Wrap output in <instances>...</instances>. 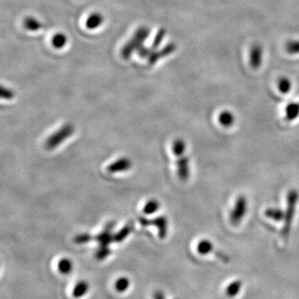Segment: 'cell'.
I'll list each match as a JSON object with an SVG mask.
<instances>
[{
	"label": "cell",
	"mask_w": 299,
	"mask_h": 299,
	"mask_svg": "<svg viewBox=\"0 0 299 299\" xmlns=\"http://www.w3.org/2000/svg\"><path fill=\"white\" fill-rule=\"evenodd\" d=\"M299 201V193L297 189H290L287 195V209H286L282 235L284 240H287L290 234L292 224L294 223V216L296 213L297 205Z\"/></svg>",
	"instance_id": "6da1fadb"
},
{
	"label": "cell",
	"mask_w": 299,
	"mask_h": 299,
	"mask_svg": "<svg viewBox=\"0 0 299 299\" xmlns=\"http://www.w3.org/2000/svg\"><path fill=\"white\" fill-rule=\"evenodd\" d=\"M149 28L145 26L140 27L135 32L132 37L122 48V52H121L122 57L124 59H128L134 52L137 51V49L141 46L143 45V43L147 40V37H149Z\"/></svg>",
	"instance_id": "7a4b0ae2"
},
{
	"label": "cell",
	"mask_w": 299,
	"mask_h": 299,
	"mask_svg": "<svg viewBox=\"0 0 299 299\" xmlns=\"http://www.w3.org/2000/svg\"><path fill=\"white\" fill-rule=\"evenodd\" d=\"M74 127L73 125L70 123L62 126V128L53 134L52 136L48 137V140L46 141V147L47 149L53 150L55 149L57 146L62 144L63 141H65L66 139L70 137L74 134Z\"/></svg>",
	"instance_id": "3957f363"
},
{
	"label": "cell",
	"mask_w": 299,
	"mask_h": 299,
	"mask_svg": "<svg viewBox=\"0 0 299 299\" xmlns=\"http://www.w3.org/2000/svg\"><path fill=\"white\" fill-rule=\"evenodd\" d=\"M247 211H248V200L245 196L240 195L237 198L234 208L229 214L230 223L234 225L240 224L247 214Z\"/></svg>",
	"instance_id": "277c9868"
},
{
	"label": "cell",
	"mask_w": 299,
	"mask_h": 299,
	"mask_svg": "<svg viewBox=\"0 0 299 299\" xmlns=\"http://www.w3.org/2000/svg\"><path fill=\"white\" fill-rule=\"evenodd\" d=\"M263 51L260 44H254L249 51V63L253 69L257 70L262 65Z\"/></svg>",
	"instance_id": "5b68a950"
},
{
	"label": "cell",
	"mask_w": 299,
	"mask_h": 299,
	"mask_svg": "<svg viewBox=\"0 0 299 299\" xmlns=\"http://www.w3.org/2000/svg\"><path fill=\"white\" fill-rule=\"evenodd\" d=\"M175 48H176V46H175V43H169L168 45L166 46L165 48H162L160 51L155 50V52H153V54H151V55L148 57L149 64L154 65L158 60L169 56L172 53H174Z\"/></svg>",
	"instance_id": "8992f818"
},
{
	"label": "cell",
	"mask_w": 299,
	"mask_h": 299,
	"mask_svg": "<svg viewBox=\"0 0 299 299\" xmlns=\"http://www.w3.org/2000/svg\"><path fill=\"white\" fill-rule=\"evenodd\" d=\"M113 225H114L113 223H109L108 224H107L106 227H105L104 230L95 238V240L98 242L100 247L108 248L109 244L114 241V235L112 234V229H113Z\"/></svg>",
	"instance_id": "52a82bcc"
},
{
	"label": "cell",
	"mask_w": 299,
	"mask_h": 299,
	"mask_svg": "<svg viewBox=\"0 0 299 299\" xmlns=\"http://www.w3.org/2000/svg\"><path fill=\"white\" fill-rule=\"evenodd\" d=\"M177 175L181 181H186L189 177V161L188 156H179L177 160Z\"/></svg>",
	"instance_id": "ba28073f"
},
{
	"label": "cell",
	"mask_w": 299,
	"mask_h": 299,
	"mask_svg": "<svg viewBox=\"0 0 299 299\" xmlns=\"http://www.w3.org/2000/svg\"><path fill=\"white\" fill-rule=\"evenodd\" d=\"M131 167V161H130V159L122 157L111 164L108 167V172L110 173L122 172L130 169Z\"/></svg>",
	"instance_id": "9c48e42d"
},
{
	"label": "cell",
	"mask_w": 299,
	"mask_h": 299,
	"mask_svg": "<svg viewBox=\"0 0 299 299\" xmlns=\"http://www.w3.org/2000/svg\"><path fill=\"white\" fill-rule=\"evenodd\" d=\"M150 224H153L158 229L159 237L161 239L167 237L168 232V220L164 216H159L152 220H150Z\"/></svg>",
	"instance_id": "30bf717a"
},
{
	"label": "cell",
	"mask_w": 299,
	"mask_h": 299,
	"mask_svg": "<svg viewBox=\"0 0 299 299\" xmlns=\"http://www.w3.org/2000/svg\"><path fill=\"white\" fill-rule=\"evenodd\" d=\"M218 120L221 126L226 128H229L234 124L235 116H234V113H232L230 111L224 110L220 113Z\"/></svg>",
	"instance_id": "8fae6325"
},
{
	"label": "cell",
	"mask_w": 299,
	"mask_h": 299,
	"mask_svg": "<svg viewBox=\"0 0 299 299\" xmlns=\"http://www.w3.org/2000/svg\"><path fill=\"white\" fill-rule=\"evenodd\" d=\"M299 116V103L290 102L285 108V118L288 122H293Z\"/></svg>",
	"instance_id": "7c38bea8"
},
{
	"label": "cell",
	"mask_w": 299,
	"mask_h": 299,
	"mask_svg": "<svg viewBox=\"0 0 299 299\" xmlns=\"http://www.w3.org/2000/svg\"><path fill=\"white\" fill-rule=\"evenodd\" d=\"M102 23H103V17L102 14L99 13H93L88 18L87 22H86V26L89 29H96L99 28V26L102 25Z\"/></svg>",
	"instance_id": "4fadbf2b"
},
{
	"label": "cell",
	"mask_w": 299,
	"mask_h": 299,
	"mask_svg": "<svg viewBox=\"0 0 299 299\" xmlns=\"http://www.w3.org/2000/svg\"><path fill=\"white\" fill-rule=\"evenodd\" d=\"M285 213L279 208H269L265 211V216L276 222H282L284 220Z\"/></svg>",
	"instance_id": "5bb4252c"
},
{
	"label": "cell",
	"mask_w": 299,
	"mask_h": 299,
	"mask_svg": "<svg viewBox=\"0 0 299 299\" xmlns=\"http://www.w3.org/2000/svg\"><path fill=\"white\" fill-rule=\"evenodd\" d=\"M242 281L240 280H235L233 282H230L228 287L226 288V294L229 298H234L237 296L238 294H240L241 288H242Z\"/></svg>",
	"instance_id": "9a60e30c"
},
{
	"label": "cell",
	"mask_w": 299,
	"mask_h": 299,
	"mask_svg": "<svg viewBox=\"0 0 299 299\" xmlns=\"http://www.w3.org/2000/svg\"><path fill=\"white\" fill-rule=\"evenodd\" d=\"M214 245L211 241L209 240H203L200 241L197 244V251L201 255H206L209 254L210 252L213 251Z\"/></svg>",
	"instance_id": "2e32d148"
},
{
	"label": "cell",
	"mask_w": 299,
	"mask_h": 299,
	"mask_svg": "<svg viewBox=\"0 0 299 299\" xmlns=\"http://www.w3.org/2000/svg\"><path fill=\"white\" fill-rule=\"evenodd\" d=\"M23 26L29 31H37L42 28V23H40L39 21L36 19L35 18L33 17L26 18L23 21Z\"/></svg>",
	"instance_id": "e0dca14e"
},
{
	"label": "cell",
	"mask_w": 299,
	"mask_h": 299,
	"mask_svg": "<svg viewBox=\"0 0 299 299\" xmlns=\"http://www.w3.org/2000/svg\"><path fill=\"white\" fill-rule=\"evenodd\" d=\"M292 82L287 76H281L278 80V88L280 93L282 94H288L292 89Z\"/></svg>",
	"instance_id": "ac0fdd59"
},
{
	"label": "cell",
	"mask_w": 299,
	"mask_h": 299,
	"mask_svg": "<svg viewBox=\"0 0 299 299\" xmlns=\"http://www.w3.org/2000/svg\"><path fill=\"white\" fill-rule=\"evenodd\" d=\"M133 224L131 223L127 224L125 225L117 234L114 235V241L116 242H122L132 231Z\"/></svg>",
	"instance_id": "d6986e66"
},
{
	"label": "cell",
	"mask_w": 299,
	"mask_h": 299,
	"mask_svg": "<svg viewBox=\"0 0 299 299\" xmlns=\"http://www.w3.org/2000/svg\"><path fill=\"white\" fill-rule=\"evenodd\" d=\"M173 151L177 157L184 155V153L187 150V145L183 139H175V141L173 142Z\"/></svg>",
	"instance_id": "ffe728a7"
},
{
	"label": "cell",
	"mask_w": 299,
	"mask_h": 299,
	"mask_svg": "<svg viewBox=\"0 0 299 299\" xmlns=\"http://www.w3.org/2000/svg\"><path fill=\"white\" fill-rule=\"evenodd\" d=\"M67 37L63 34H56L52 39V44L56 49L62 48L67 43Z\"/></svg>",
	"instance_id": "44dd1931"
},
{
	"label": "cell",
	"mask_w": 299,
	"mask_h": 299,
	"mask_svg": "<svg viewBox=\"0 0 299 299\" xmlns=\"http://www.w3.org/2000/svg\"><path fill=\"white\" fill-rule=\"evenodd\" d=\"M58 270L60 273L63 274H68L72 271L73 269V263L71 262L69 259H62L58 262Z\"/></svg>",
	"instance_id": "7402d4cb"
},
{
	"label": "cell",
	"mask_w": 299,
	"mask_h": 299,
	"mask_svg": "<svg viewBox=\"0 0 299 299\" xmlns=\"http://www.w3.org/2000/svg\"><path fill=\"white\" fill-rule=\"evenodd\" d=\"M160 208V204L158 201H155V200H151V201H148L146 206H145L144 209H143V212L146 215H152L155 212L158 210Z\"/></svg>",
	"instance_id": "603a6c76"
},
{
	"label": "cell",
	"mask_w": 299,
	"mask_h": 299,
	"mask_svg": "<svg viewBox=\"0 0 299 299\" xmlns=\"http://www.w3.org/2000/svg\"><path fill=\"white\" fill-rule=\"evenodd\" d=\"M165 35H166V30L164 28H160L157 32V34L155 35V39L153 41L152 44L150 46V48L153 52H155L159 48V46L161 45Z\"/></svg>",
	"instance_id": "cb8c5ba5"
},
{
	"label": "cell",
	"mask_w": 299,
	"mask_h": 299,
	"mask_svg": "<svg viewBox=\"0 0 299 299\" xmlns=\"http://www.w3.org/2000/svg\"><path fill=\"white\" fill-rule=\"evenodd\" d=\"M88 290V284L86 282H80L76 284V287L74 288V296L75 298H80L84 295Z\"/></svg>",
	"instance_id": "d4e9b609"
},
{
	"label": "cell",
	"mask_w": 299,
	"mask_h": 299,
	"mask_svg": "<svg viewBox=\"0 0 299 299\" xmlns=\"http://www.w3.org/2000/svg\"><path fill=\"white\" fill-rule=\"evenodd\" d=\"M286 50L289 54L293 55L299 54V40L289 41L286 45Z\"/></svg>",
	"instance_id": "484cf974"
},
{
	"label": "cell",
	"mask_w": 299,
	"mask_h": 299,
	"mask_svg": "<svg viewBox=\"0 0 299 299\" xmlns=\"http://www.w3.org/2000/svg\"><path fill=\"white\" fill-rule=\"evenodd\" d=\"M130 282L127 278H121L119 279L116 282V289L118 292H124L127 290V288H129Z\"/></svg>",
	"instance_id": "4316f807"
},
{
	"label": "cell",
	"mask_w": 299,
	"mask_h": 299,
	"mask_svg": "<svg viewBox=\"0 0 299 299\" xmlns=\"http://www.w3.org/2000/svg\"><path fill=\"white\" fill-rule=\"evenodd\" d=\"M111 254V250L109 248H104V247H100L97 252H96V257L98 260H103L109 256Z\"/></svg>",
	"instance_id": "83f0119b"
},
{
	"label": "cell",
	"mask_w": 299,
	"mask_h": 299,
	"mask_svg": "<svg viewBox=\"0 0 299 299\" xmlns=\"http://www.w3.org/2000/svg\"><path fill=\"white\" fill-rule=\"evenodd\" d=\"M74 240H75V243L82 244V243H88L89 241L92 240V237H91L90 234H81L76 236Z\"/></svg>",
	"instance_id": "f1b7e54d"
},
{
	"label": "cell",
	"mask_w": 299,
	"mask_h": 299,
	"mask_svg": "<svg viewBox=\"0 0 299 299\" xmlns=\"http://www.w3.org/2000/svg\"><path fill=\"white\" fill-rule=\"evenodd\" d=\"M1 97L3 99H7V100H11L14 97V93L9 88L2 87V88H1Z\"/></svg>",
	"instance_id": "f546056e"
},
{
	"label": "cell",
	"mask_w": 299,
	"mask_h": 299,
	"mask_svg": "<svg viewBox=\"0 0 299 299\" xmlns=\"http://www.w3.org/2000/svg\"><path fill=\"white\" fill-rule=\"evenodd\" d=\"M155 299H165L163 294L161 292H156L155 294Z\"/></svg>",
	"instance_id": "4dcf8cb0"
}]
</instances>
